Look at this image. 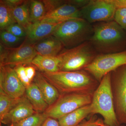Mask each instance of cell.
<instances>
[{"mask_svg": "<svg viewBox=\"0 0 126 126\" xmlns=\"http://www.w3.org/2000/svg\"><path fill=\"white\" fill-rule=\"evenodd\" d=\"M42 73L61 94L78 93L93 95L99 84L96 79L84 70Z\"/></svg>", "mask_w": 126, "mask_h": 126, "instance_id": "6da1fadb", "label": "cell"}, {"mask_svg": "<svg viewBox=\"0 0 126 126\" xmlns=\"http://www.w3.org/2000/svg\"><path fill=\"white\" fill-rule=\"evenodd\" d=\"M93 32L89 41L100 54L121 52L126 36L123 29L114 20L98 23L93 26Z\"/></svg>", "mask_w": 126, "mask_h": 126, "instance_id": "7a4b0ae2", "label": "cell"}, {"mask_svg": "<svg viewBox=\"0 0 126 126\" xmlns=\"http://www.w3.org/2000/svg\"><path fill=\"white\" fill-rule=\"evenodd\" d=\"M93 32V26L83 18L72 19L59 25L52 35L67 49L77 47L89 40Z\"/></svg>", "mask_w": 126, "mask_h": 126, "instance_id": "3957f363", "label": "cell"}, {"mask_svg": "<svg viewBox=\"0 0 126 126\" xmlns=\"http://www.w3.org/2000/svg\"><path fill=\"white\" fill-rule=\"evenodd\" d=\"M111 77V73L105 75L93 94L91 103L92 108V115L100 114L103 117L104 123L106 125L117 126L120 124L114 109Z\"/></svg>", "mask_w": 126, "mask_h": 126, "instance_id": "277c9868", "label": "cell"}, {"mask_svg": "<svg viewBox=\"0 0 126 126\" xmlns=\"http://www.w3.org/2000/svg\"><path fill=\"white\" fill-rule=\"evenodd\" d=\"M90 41L67 49L58 55L60 60V71L73 72L83 70L98 55Z\"/></svg>", "mask_w": 126, "mask_h": 126, "instance_id": "5b68a950", "label": "cell"}, {"mask_svg": "<svg viewBox=\"0 0 126 126\" xmlns=\"http://www.w3.org/2000/svg\"><path fill=\"white\" fill-rule=\"evenodd\" d=\"M93 95L78 93L61 94L57 101L44 113L47 117L58 120L78 109L91 104Z\"/></svg>", "mask_w": 126, "mask_h": 126, "instance_id": "8992f818", "label": "cell"}, {"mask_svg": "<svg viewBox=\"0 0 126 126\" xmlns=\"http://www.w3.org/2000/svg\"><path fill=\"white\" fill-rule=\"evenodd\" d=\"M126 65V50L118 53L98 55L83 70L99 82L103 77L123 65Z\"/></svg>", "mask_w": 126, "mask_h": 126, "instance_id": "52a82bcc", "label": "cell"}, {"mask_svg": "<svg viewBox=\"0 0 126 126\" xmlns=\"http://www.w3.org/2000/svg\"><path fill=\"white\" fill-rule=\"evenodd\" d=\"M114 109L120 125L126 124V65L111 72Z\"/></svg>", "mask_w": 126, "mask_h": 126, "instance_id": "ba28073f", "label": "cell"}, {"mask_svg": "<svg viewBox=\"0 0 126 126\" xmlns=\"http://www.w3.org/2000/svg\"><path fill=\"white\" fill-rule=\"evenodd\" d=\"M116 9L112 0H92L80 11L82 18L91 24L114 20Z\"/></svg>", "mask_w": 126, "mask_h": 126, "instance_id": "9c48e42d", "label": "cell"}, {"mask_svg": "<svg viewBox=\"0 0 126 126\" xmlns=\"http://www.w3.org/2000/svg\"><path fill=\"white\" fill-rule=\"evenodd\" d=\"M37 55L33 44L26 41L16 48H8L0 44V65L30 64Z\"/></svg>", "mask_w": 126, "mask_h": 126, "instance_id": "30bf717a", "label": "cell"}, {"mask_svg": "<svg viewBox=\"0 0 126 126\" xmlns=\"http://www.w3.org/2000/svg\"><path fill=\"white\" fill-rule=\"evenodd\" d=\"M26 88L10 65L0 66V90L13 98H20L25 95Z\"/></svg>", "mask_w": 126, "mask_h": 126, "instance_id": "8fae6325", "label": "cell"}, {"mask_svg": "<svg viewBox=\"0 0 126 126\" xmlns=\"http://www.w3.org/2000/svg\"><path fill=\"white\" fill-rule=\"evenodd\" d=\"M82 18L80 9L74 5L67 3L46 14L41 21L52 23H62L66 21Z\"/></svg>", "mask_w": 126, "mask_h": 126, "instance_id": "7c38bea8", "label": "cell"}, {"mask_svg": "<svg viewBox=\"0 0 126 126\" xmlns=\"http://www.w3.org/2000/svg\"><path fill=\"white\" fill-rule=\"evenodd\" d=\"M61 23L41 21L32 23L26 30V38L25 41L34 44L51 36Z\"/></svg>", "mask_w": 126, "mask_h": 126, "instance_id": "4fadbf2b", "label": "cell"}, {"mask_svg": "<svg viewBox=\"0 0 126 126\" xmlns=\"http://www.w3.org/2000/svg\"><path fill=\"white\" fill-rule=\"evenodd\" d=\"M36 112L25 95L20 102L0 119V122L5 124H15L34 114Z\"/></svg>", "mask_w": 126, "mask_h": 126, "instance_id": "5bb4252c", "label": "cell"}, {"mask_svg": "<svg viewBox=\"0 0 126 126\" xmlns=\"http://www.w3.org/2000/svg\"><path fill=\"white\" fill-rule=\"evenodd\" d=\"M33 81L38 87L49 107L54 104L60 97L61 94L58 90L47 81L41 72H36Z\"/></svg>", "mask_w": 126, "mask_h": 126, "instance_id": "9a60e30c", "label": "cell"}, {"mask_svg": "<svg viewBox=\"0 0 126 126\" xmlns=\"http://www.w3.org/2000/svg\"><path fill=\"white\" fill-rule=\"evenodd\" d=\"M33 44L37 55L43 56H57L63 47L61 42L53 35Z\"/></svg>", "mask_w": 126, "mask_h": 126, "instance_id": "2e32d148", "label": "cell"}, {"mask_svg": "<svg viewBox=\"0 0 126 126\" xmlns=\"http://www.w3.org/2000/svg\"><path fill=\"white\" fill-rule=\"evenodd\" d=\"M25 95L36 112L44 113L49 107L38 87L34 82L26 88Z\"/></svg>", "mask_w": 126, "mask_h": 126, "instance_id": "e0dca14e", "label": "cell"}, {"mask_svg": "<svg viewBox=\"0 0 126 126\" xmlns=\"http://www.w3.org/2000/svg\"><path fill=\"white\" fill-rule=\"evenodd\" d=\"M92 113L91 104L83 106L62 117L58 121L60 126H77Z\"/></svg>", "mask_w": 126, "mask_h": 126, "instance_id": "ac0fdd59", "label": "cell"}, {"mask_svg": "<svg viewBox=\"0 0 126 126\" xmlns=\"http://www.w3.org/2000/svg\"><path fill=\"white\" fill-rule=\"evenodd\" d=\"M60 60L56 56H43L37 55L31 64L42 73H54L60 71Z\"/></svg>", "mask_w": 126, "mask_h": 126, "instance_id": "d6986e66", "label": "cell"}, {"mask_svg": "<svg viewBox=\"0 0 126 126\" xmlns=\"http://www.w3.org/2000/svg\"><path fill=\"white\" fill-rule=\"evenodd\" d=\"M30 1L25 0L23 4L11 9L16 23L27 30L32 23L30 18L29 7Z\"/></svg>", "mask_w": 126, "mask_h": 126, "instance_id": "ffe728a7", "label": "cell"}, {"mask_svg": "<svg viewBox=\"0 0 126 126\" xmlns=\"http://www.w3.org/2000/svg\"><path fill=\"white\" fill-rule=\"evenodd\" d=\"M11 9L1 0L0 1V29L6 30L13 24L16 23Z\"/></svg>", "mask_w": 126, "mask_h": 126, "instance_id": "44dd1931", "label": "cell"}, {"mask_svg": "<svg viewBox=\"0 0 126 126\" xmlns=\"http://www.w3.org/2000/svg\"><path fill=\"white\" fill-rule=\"evenodd\" d=\"M22 97L13 98L0 90V120L20 102Z\"/></svg>", "mask_w": 126, "mask_h": 126, "instance_id": "7402d4cb", "label": "cell"}, {"mask_svg": "<svg viewBox=\"0 0 126 126\" xmlns=\"http://www.w3.org/2000/svg\"><path fill=\"white\" fill-rule=\"evenodd\" d=\"M29 10L32 23L40 21L46 14L44 5L41 0H31Z\"/></svg>", "mask_w": 126, "mask_h": 126, "instance_id": "603a6c76", "label": "cell"}, {"mask_svg": "<svg viewBox=\"0 0 126 126\" xmlns=\"http://www.w3.org/2000/svg\"><path fill=\"white\" fill-rule=\"evenodd\" d=\"M47 118L44 113L36 112L14 125L15 126H41Z\"/></svg>", "mask_w": 126, "mask_h": 126, "instance_id": "cb8c5ba5", "label": "cell"}, {"mask_svg": "<svg viewBox=\"0 0 126 126\" xmlns=\"http://www.w3.org/2000/svg\"><path fill=\"white\" fill-rule=\"evenodd\" d=\"M1 41L2 44L7 46H13L19 43L22 38L15 36L6 30L0 31Z\"/></svg>", "mask_w": 126, "mask_h": 126, "instance_id": "d4e9b609", "label": "cell"}, {"mask_svg": "<svg viewBox=\"0 0 126 126\" xmlns=\"http://www.w3.org/2000/svg\"><path fill=\"white\" fill-rule=\"evenodd\" d=\"M114 20L123 29L126 30V7H121L116 9Z\"/></svg>", "mask_w": 126, "mask_h": 126, "instance_id": "484cf974", "label": "cell"}, {"mask_svg": "<svg viewBox=\"0 0 126 126\" xmlns=\"http://www.w3.org/2000/svg\"><path fill=\"white\" fill-rule=\"evenodd\" d=\"M17 76L21 82L26 88L30 86L32 82L27 78L25 71V67L24 65L20 64L16 65L14 68Z\"/></svg>", "mask_w": 126, "mask_h": 126, "instance_id": "4316f807", "label": "cell"}, {"mask_svg": "<svg viewBox=\"0 0 126 126\" xmlns=\"http://www.w3.org/2000/svg\"><path fill=\"white\" fill-rule=\"evenodd\" d=\"M6 30L19 38H23L26 36V30L17 23L11 25Z\"/></svg>", "mask_w": 126, "mask_h": 126, "instance_id": "83f0119b", "label": "cell"}, {"mask_svg": "<svg viewBox=\"0 0 126 126\" xmlns=\"http://www.w3.org/2000/svg\"><path fill=\"white\" fill-rule=\"evenodd\" d=\"M45 8L46 14L54 10L65 3V1L57 0H42Z\"/></svg>", "mask_w": 126, "mask_h": 126, "instance_id": "f1b7e54d", "label": "cell"}, {"mask_svg": "<svg viewBox=\"0 0 126 126\" xmlns=\"http://www.w3.org/2000/svg\"><path fill=\"white\" fill-rule=\"evenodd\" d=\"M103 121L101 118H98L95 115H92L89 119H84L77 126H100Z\"/></svg>", "mask_w": 126, "mask_h": 126, "instance_id": "f546056e", "label": "cell"}, {"mask_svg": "<svg viewBox=\"0 0 126 126\" xmlns=\"http://www.w3.org/2000/svg\"><path fill=\"white\" fill-rule=\"evenodd\" d=\"M2 1L10 9L21 5L25 1L24 0H2Z\"/></svg>", "mask_w": 126, "mask_h": 126, "instance_id": "4dcf8cb0", "label": "cell"}, {"mask_svg": "<svg viewBox=\"0 0 126 126\" xmlns=\"http://www.w3.org/2000/svg\"><path fill=\"white\" fill-rule=\"evenodd\" d=\"M25 71L27 78L32 82L36 74L35 68L32 66H27L25 67Z\"/></svg>", "mask_w": 126, "mask_h": 126, "instance_id": "1f68e13d", "label": "cell"}, {"mask_svg": "<svg viewBox=\"0 0 126 126\" xmlns=\"http://www.w3.org/2000/svg\"><path fill=\"white\" fill-rule=\"evenodd\" d=\"M41 126H60L57 119L51 117H47Z\"/></svg>", "mask_w": 126, "mask_h": 126, "instance_id": "d6a6232c", "label": "cell"}, {"mask_svg": "<svg viewBox=\"0 0 126 126\" xmlns=\"http://www.w3.org/2000/svg\"><path fill=\"white\" fill-rule=\"evenodd\" d=\"M89 0H69L68 1H65L67 3H69L75 6L76 7L79 8V7H84V6L88 4Z\"/></svg>", "mask_w": 126, "mask_h": 126, "instance_id": "836d02e7", "label": "cell"}, {"mask_svg": "<svg viewBox=\"0 0 126 126\" xmlns=\"http://www.w3.org/2000/svg\"><path fill=\"white\" fill-rule=\"evenodd\" d=\"M100 126H108V125H106V124H105V123H104L103 121L101 123V124H100ZM125 126L124 125H119L118 126Z\"/></svg>", "mask_w": 126, "mask_h": 126, "instance_id": "e575fe53", "label": "cell"}, {"mask_svg": "<svg viewBox=\"0 0 126 126\" xmlns=\"http://www.w3.org/2000/svg\"><path fill=\"white\" fill-rule=\"evenodd\" d=\"M10 126H14V124H11Z\"/></svg>", "mask_w": 126, "mask_h": 126, "instance_id": "d590c367", "label": "cell"}]
</instances>
